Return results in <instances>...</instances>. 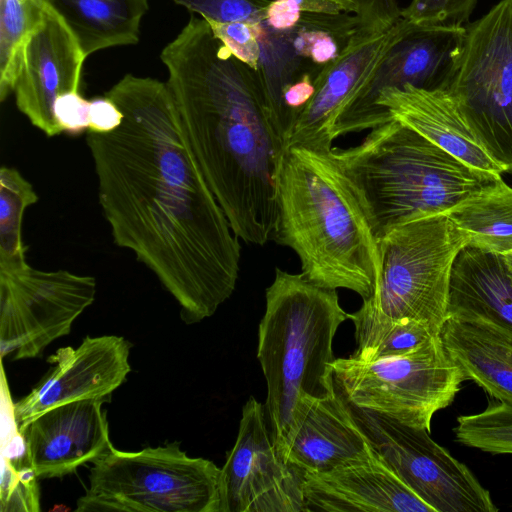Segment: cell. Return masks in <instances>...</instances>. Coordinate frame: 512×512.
Listing matches in <instances>:
<instances>
[{
	"instance_id": "12",
	"label": "cell",
	"mask_w": 512,
	"mask_h": 512,
	"mask_svg": "<svg viewBox=\"0 0 512 512\" xmlns=\"http://www.w3.org/2000/svg\"><path fill=\"white\" fill-rule=\"evenodd\" d=\"M410 20L396 0H369L364 19L349 44L315 79V92L298 116L286 142L330 152L338 116L373 75Z\"/></svg>"
},
{
	"instance_id": "15",
	"label": "cell",
	"mask_w": 512,
	"mask_h": 512,
	"mask_svg": "<svg viewBox=\"0 0 512 512\" xmlns=\"http://www.w3.org/2000/svg\"><path fill=\"white\" fill-rule=\"evenodd\" d=\"M130 343L121 336H87L77 348H59L47 362V375L19 401L12 403L18 429L47 410L73 401L111 395L131 371Z\"/></svg>"
},
{
	"instance_id": "30",
	"label": "cell",
	"mask_w": 512,
	"mask_h": 512,
	"mask_svg": "<svg viewBox=\"0 0 512 512\" xmlns=\"http://www.w3.org/2000/svg\"><path fill=\"white\" fill-rule=\"evenodd\" d=\"M37 479L26 452L18 457L2 453L1 512H38L40 492Z\"/></svg>"
},
{
	"instance_id": "31",
	"label": "cell",
	"mask_w": 512,
	"mask_h": 512,
	"mask_svg": "<svg viewBox=\"0 0 512 512\" xmlns=\"http://www.w3.org/2000/svg\"><path fill=\"white\" fill-rule=\"evenodd\" d=\"M206 21L262 23L271 0H172Z\"/></svg>"
},
{
	"instance_id": "6",
	"label": "cell",
	"mask_w": 512,
	"mask_h": 512,
	"mask_svg": "<svg viewBox=\"0 0 512 512\" xmlns=\"http://www.w3.org/2000/svg\"><path fill=\"white\" fill-rule=\"evenodd\" d=\"M92 463L77 512H221V468L178 442L136 452L112 445Z\"/></svg>"
},
{
	"instance_id": "26",
	"label": "cell",
	"mask_w": 512,
	"mask_h": 512,
	"mask_svg": "<svg viewBox=\"0 0 512 512\" xmlns=\"http://www.w3.org/2000/svg\"><path fill=\"white\" fill-rule=\"evenodd\" d=\"M354 324L358 348L351 357L375 361L405 353L436 335L427 325L414 320L394 319L371 301L348 314Z\"/></svg>"
},
{
	"instance_id": "16",
	"label": "cell",
	"mask_w": 512,
	"mask_h": 512,
	"mask_svg": "<svg viewBox=\"0 0 512 512\" xmlns=\"http://www.w3.org/2000/svg\"><path fill=\"white\" fill-rule=\"evenodd\" d=\"M85 58L67 26L46 8L25 45L13 93L19 111L48 137L62 133L54 104L63 94L79 92Z\"/></svg>"
},
{
	"instance_id": "24",
	"label": "cell",
	"mask_w": 512,
	"mask_h": 512,
	"mask_svg": "<svg viewBox=\"0 0 512 512\" xmlns=\"http://www.w3.org/2000/svg\"><path fill=\"white\" fill-rule=\"evenodd\" d=\"M67 26L86 57L136 44L148 0H40Z\"/></svg>"
},
{
	"instance_id": "29",
	"label": "cell",
	"mask_w": 512,
	"mask_h": 512,
	"mask_svg": "<svg viewBox=\"0 0 512 512\" xmlns=\"http://www.w3.org/2000/svg\"><path fill=\"white\" fill-rule=\"evenodd\" d=\"M458 443L491 454H512V404L497 402L457 418Z\"/></svg>"
},
{
	"instance_id": "7",
	"label": "cell",
	"mask_w": 512,
	"mask_h": 512,
	"mask_svg": "<svg viewBox=\"0 0 512 512\" xmlns=\"http://www.w3.org/2000/svg\"><path fill=\"white\" fill-rule=\"evenodd\" d=\"M378 246L379 281L368 300L391 318L418 321L440 335L448 320L453 266L466 247L463 236L442 213L394 227Z\"/></svg>"
},
{
	"instance_id": "37",
	"label": "cell",
	"mask_w": 512,
	"mask_h": 512,
	"mask_svg": "<svg viewBox=\"0 0 512 512\" xmlns=\"http://www.w3.org/2000/svg\"><path fill=\"white\" fill-rule=\"evenodd\" d=\"M504 257V260L508 266V269L509 271L511 272L512 274V253L509 254V255H506V256H503Z\"/></svg>"
},
{
	"instance_id": "4",
	"label": "cell",
	"mask_w": 512,
	"mask_h": 512,
	"mask_svg": "<svg viewBox=\"0 0 512 512\" xmlns=\"http://www.w3.org/2000/svg\"><path fill=\"white\" fill-rule=\"evenodd\" d=\"M265 299L257 358L267 386L264 405L271 437L284 460L307 404L335 391L333 339L348 314L336 289L278 267Z\"/></svg>"
},
{
	"instance_id": "13",
	"label": "cell",
	"mask_w": 512,
	"mask_h": 512,
	"mask_svg": "<svg viewBox=\"0 0 512 512\" xmlns=\"http://www.w3.org/2000/svg\"><path fill=\"white\" fill-rule=\"evenodd\" d=\"M466 27L410 22L363 87L341 111L334 127L335 139L383 125L392 116L377 105L387 88L412 85L447 91L458 70Z\"/></svg>"
},
{
	"instance_id": "8",
	"label": "cell",
	"mask_w": 512,
	"mask_h": 512,
	"mask_svg": "<svg viewBox=\"0 0 512 512\" xmlns=\"http://www.w3.org/2000/svg\"><path fill=\"white\" fill-rule=\"evenodd\" d=\"M332 368L334 386L347 402L428 432L434 414L466 381L440 335L375 361L336 358Z\"/></svg>"
},
{
	"instance_id": "38",
	"label": "cell",
	"mask_w": 512,
	"mask_h": 512,
	"mask_svg": "<svg viewBox=\"0 0 512 512\" xmlns=\"http://www.w3.org/2000/svg\"><path fill=\"white\" fill-rule=\"evenodd\" d=\"M351 1L364 2L365 0H351Z\"/></svg>"
},
{
	"instance_id": "32",
	"label": "cell",
	"mask_w": 512,
	"mask_h": 512,
	"mask_svg": "<svg viewBox=\"0 0 512 512\" xmlns=\"http://www.w3.org/2000/svg\"><path fill=\"white\" fill-rule=\"evenodd\" d=\"M478 0H411L402 16L417 24L466 27Z\"/></svg>"
},
{
	"instance_id": "25",
	"label": "cell",
	"mask_w": 512,
	"mask_h": 512,
	"mask_svg": "<svg viewBox=\"0 0 512 512\" xmlns=\"http://www.w3.org/2000/svg\"><path fill=\"white\" fill-rule=\"evenodd\" d=\"M466 247L506 256L512 253V187L501 176L444 213Z\"/></svg>"
},
{
	"instance_id": "35",
	"label": "cell",
	"mask_w": 512,
	"mask_h": 512,
	"mask_svg": "<svg viewBox=\"0 0 512 512\" xmlns=\"http://www.w3.org/2000/svg\"><path fill=\"white\" fill-rule=\"evenodd\" d=\"M122 120V112L107 96L90 101L88 130L100 133L109 132L116 129Z\"/></svg>"
},
{
	"instance_id": "11",
	"label": "cell",
	"mask_w": 512,
	"mask_h": 512,
	"mask_svg": "<svg viewBox=\"0 0 512 512\" xmlns=\"http://www.w3.org/2000/svg\"><path fill=\"white\" fill-rule=\"evenodd\" d=\"M96 279L68 270L44 271L27 262L0 268V355L35 358L70 333L95 300Z\"/></svg>"
},
{
	"instance_id": "14",
	"label": "cell",
	"mask_w": 512,
	"mask_h": 512,
	"mask_svg": "<svg viewBox=\"0 0 512 512\" xmlns=\"http://www.w3.org/2000/svg\"><path fill=\"white\" fill-rule=\"evenodd\" d=\"M221 512H304L303 475L279 455L265 405L249 397L220 475Z\"/></svg>"
},
{
	"instance_id": "18",
	"label": "cell",
	"mask_w": 512,
	"mask_h": 512,
	"mask_svg": "<svg viewBox=\"0 0 512 512\" xmlns=\"http://www.w3.org/2000/svg\"><path fill=\"white\" fill-rule=\"evenodd\" d=\"M104 400L85 399L53 407L18 429L39 479L73 473L112 446Z\"/></svg>"
},
{
	"instance_id": "23",
	"label": "cell",
	"mask_w": 512,
	"mask_h": 512,
	"mask_svg": "<svg viewBox=\"0 0 512 512\" xmlns=\"http://www.w3.org/2000/svg\"><path fill=\"white\" fill-rule=\"evenodd\" d=\"M441 339L450 358L498 402L512 404V336L484 323L448 318Z\"/></svg>"
},
{
	"instance_id": "3",
	"label": "cell",
	"mask_w": 512,
	"mask_h": 512,
	"mask_svg": "<svg viewBox=\"0 0 512 512\" xmlns=\"http://www.w3.org/2000/svg\"><path fill=\"white\" fill-rule=\"evenodd\" d=\"M272 240L292 249L311 282L357 293L376 292L380 252L353 183L330 152L288 147L277 180Z\"/></svg>"
},
{
	"instance_id": "9",
	"label": "cell",
	"mask_w": 512,
	"mask_h": 512,
	"mask_svg": "<svg viewBox=\"0 0 512 512\" xmlns=\"http://www.w3.org/2000/svg\"><path fill=\"white\" fill-rule=\"evenodd\" d=\"M447 92L489 156L512 173V0H500L466 26Z\"/></svg>"
},
{
	"instance_id": "22",
	"label": "cell",
	"mask_w": 512,
	"mask_h": 512,
	"mask_svg": "<svg viewBox=\"0 0 512 512\" xmlns=\"http://www.w3.org/2000/svg\"><path fill=\"white\" fill-rule=\"evenodd\" d=\"M448 318L512 336V274L503 256L464 247L453 266Z\"/></svg>"
},
{
	"instance_id": "17",
	"label": "cell",
	"mask_w": 512,
	"mask_h": 512,
	"mask_svg": "<svg viewBox=\"0 0 512 512\" xmlns=\"http://www.w3.org/2000/svg\"><path fill=\"white\" fill-rule=\"evenodd\" d=\"M367 4L359 13H302L297 24L284 31L261 23L257 72L273 107L287 85L305 74L316 78L343 51L362 24Z\"/></svg>"
},
{
	"instance_id": "20",
	"label": "cell",
	"mask_w": 512,
	"mask_h": 512,
	"mask_svg": "<svg viewBox=\"0 0 512 512\" xmlns=\"http://www.w3.org/2000/svg\"><path fill=\"white\" fill-rule=\"evenodd\" d=\"M377 105L470 168L489 175L504 173L477 140L447 91L412 85L387 88L379 94Z\"/></svg>"
},
{
	"instance_id": "33",
	"label": "cell",
	"mask_w": 512,
	"mask_h": 512,
	"mask_svg": "<svg viewBox=\"0 0 512 512\" xmlns=\"http://www.w3.org/2000/svg\"><path fill=\"white\" fill-rule=\"evenodd\" d=\"M212 33L241 62L258 71L261 60L260 24L207 21Z\"/></svg>"
},
{
	"instance_id": "19",
	"label": "cell",
	"mask_w": 512,
	"mask_h": 512,
	"mask_svg": "<svg viewBox=\"0 0 512 512\" xmlns=\"http://www.w3.org/2000/svg\"><path fill=\"white\" fill-rule=\"evenodd\" d=\"M304 512H434L374 453L303 475Z\"/></svg>"
},
{
	"instance_id": "34",
	"label": "cell",
	"mask_w": 512,
	"mask_h": 512,
	"mask_svg": "<svg viewBox=\"0 0 512 512\" xmlns=\"http://www.w3.org/2000/svg\"><path fill=\"white\" fill-rule=\"evenodd\" d=\"M90 101L79 92L59 96L54 104V117L62 133L80 134L89 129Z\"/></svg>"
},
{
	"instance_id": "5",
	"label": "cell",
	"mask_w": 512,
	"mask_h": 512,
	"mask_svg": "<svg viewBox=\"0 0 512 512\" xmlns=\"http://www.w3.org/2000/svg\"><path fill=\"white\" fill-rule=\"evenodd\" d=\"M331 153L353 183L376 240L451 209L501 175L478 172L396 119Z\"/></svg>"
},
{
	"instance_id": "10",
	"label": "cell",
	"mask_w": 512,
	"mask_h": 512,
	"mask_svg": "<svg viewBox=\"0 0 512 512\" xmlns=\"http://www.w3.org/2000/svg\"><path fill=\"white\" fill-rule=\"evenodd\" d=\"M345 402L372 449L434 512L498 510L469 467L436 443L427 430Z\"/></svg>"
},
{
	"instance_id": "21",
	"label": "cell",
	"mask_w": 512,
	"mask_h": 512,
	"mask_svg": "<svg viewBox=\"0 0 512 512\" xmlns=\"http://www.w3.org/2000/svg\"><path fill=\"white\" fill-rule=\"evenodd\" d=\"M374 450L336 390L311 401L288 444L284 461L302 475L324 473L370 457Z\"/></svg>"
},
{
	"instance_id": "36",
	"label": "cell",
	"mask_w": 512,
	"mask_h": 512,
	"mask_svg": "<svg viewBox=\"0 0 512 512\" xmlns=\"http://www.w3.org/2000/svg\"><path fill=\"white\" fill-rule=\"evenodd\" d=\"M301 15L296 0H271L263 23L272 30H289L297 24Z\"/></svg>"
},
{
	"instance_id": "1",
	"label": "cell",
	"mask_w": 512,
	"mask_h": 512,
	"mask_svg": "<svg viewBox=\"0 0 512 512\" xmlns=\"http://www.w3.org/2000/svg\"><path fill=\"white\" fill-rule=\"evenodd\" d=\"M123 114L87 131L98 198L114 243L134 253L187 324L234 292L241 246L191 149L167 82L126 74L106 93Z\"/></svg>"
},
{
	"instance_id": "2",
	"label": "cell",
	"mask_w": 512,
	"mask_h": 512,
	"mask_svg": "<svg viewBox=\"0 0 512 512\" xmlns=\"http://www.w3.org/2000/svg\"><path fill=\"white\" fill-rule=\"evenodd\" d=\"M160 58L188 142L234 233L264 245L276 225L285 144L258 72L196 16Z\"/></svg>"
},
{
	"instance_id": "28",
	"label": "cell",
	"mask_w": 512,
	"mask_h": 512,
	"mask_svg": "<svg viewBox=\"0 0 512 512\" xmlns=\"http://www.w3.org/2000/svg\"><path fill=\"white\" fill-rule=\"evenodd\" d=\"M39 200L32 184L15 168L0 170V268L26 263L22 223L26 209Z\"/></svg>"
},
{
	"instance_id": "27",
	"label": "cell",
	"mask_w": 512,
	"mask_h": 512,
	"mask_svg": "<svg viewBox=\"0 0 512 512\" xmlns=\"http://www.w3.org/2000/svg\"><path fill=\"white\" fill-rule=\"evenodd\" d=\"M40 0H0V100L14 92L25 45L41 23Z\"/></svg>"
}]
</instances>
